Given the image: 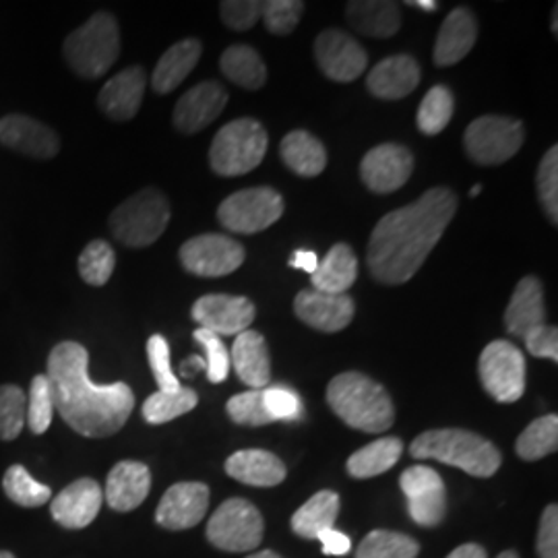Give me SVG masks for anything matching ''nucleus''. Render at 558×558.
Here are the masks:
<instances>
[{
	"instance_id": "nucleus-39",
	"label": "nucleus",
	"mask_w": 558,
	"mask_h": 558,
	"mask_svg": "<svg viewBox=\"0 0 558 558\" xmlns=\"http://www.w3.org/2000/svg\"><path fill=\"white\" fill-rule=\"evenodd\" d=\"M2 488L9 499L25 509H36L52 499L50 486L32 478V474L20 463H15L7 470L4 478H2Z\"/></svg>"
},
{
	"instance_id": "nucleus-13",
	"label": "nucleus",
	"mask_w": 558,
	"mask_h": 558,
	"mask_svg": "<svg viewBox=\"0 0 558 558\" xmlns=\"http://www.w3.org/2000/svg\"><path fill=\"white\" fill-rule=\"evenodd\" d=\"M408 500L410 518L422 527H437L447 515V488L439 474L428 465L408 468L399 478Z\"/></svg>"
},
{
	"instance_id": "nucleus-7",
	"label": "nucleus",
	"mask_w": 558,
	"mask_h": 558,
	"mask_svg": "<svg viewBox=\"0 0 558 558\" xmlns=\"http://www.w3.org/2000/svg\"><path fill=\"white\" fill-rule=\"evenodd\" d=\"M170 223V203L158 189H143L112 211L110 230L114 239L131 248L154 244Z\"/></svg>"
},
{
	"instance_id": "nucleus-3",
	"label": "nucleus",
	"mask_w": 558,
	"mask_h": 558,
	"mask_svg": "<svg viewBox=\"0 0 558 558\" xmlns=\"http://www.w3.org/2000/svg\"><path fill=\"white\" fill-rule=\"evenodd\" d=\"M327 403L350 428L379 435L393 426L396 408L377 380L350 371L341 373L327 387Z\"/></svg>"
},
{
	"instance_id": "nucleus-60",
	"label": "nucleus",
	"mask_w": 558,
	"mask_h": 558,
	"mask_svg": "<svg viewBox=\"0 0 558 558\" xmlns=\"http://www.w3.org/2000/svg\"><path fill=\"white\" fill-rule=\"evenodd\" d=\"M480 191H482V186H480V184H476V186H474V189L470 191V195H472V197H478Z\"/></svg>"
},
{
	"instance_id": "nucleus-62",
	"label": "nucleus",
	"mask_w": 558,
	"mask_h": 558,
	"mask_svg": "<svg viewBox=\"0 0 558 558\" xmlns=\"http://www.w3.org/2000/svg\"><path fill=\"white\" fill-rule=\"evenodd\" d=\"M0 558H15L11 553H7V550H0Z\"/></svg>"
},
{
	"instance_id": "nucleus-52",
	"label": "nucleus",
	"mask_w": 558,
	"mask_h": 558,
	"mask_svg": "<svg viewBox=\"0 0 558 558\" xmlns=\"http://www.w3.org/2000/svg\"><path fill=\"white\" fill-rule=\"evenodd\" d=\"M538 553L542 558H558L557 505H548L539 519Z\"/></svg>"
},
{
	"instance_id": "nucleus-20",
	"label": "nucleus",
	"mask_w": 558,
	"mask_h": 558,
	"mask_svg": "<svg viewBox=\"0 0 558 558\" xmlns=\"http://www.w3.org/2000/svg\"><path fill=\"white\" fill-rule=\"evenodd\" d=\"M228 104V92L218 81H203L191 87L174 108V126L184 135L199 133L220 117Z\"/></svg>"
},
{
	"instance_id": "nucleus-28",
	"label": "nucleus",
	"mask_w": 558,
	"mask_h": 558,
	"mask_svg": "<svg viewBox=\"0 0 558 558\" xmlns=\"http://www.w3.org/2000/svg\"><path fill=\"white\" fill-rule=\"evenodd\" d=\"M226 474L246 486L269 488L286 480L283 461L263 449H244L226 459Z\"/></svg>"
},
{
	"instance_id": "nucleus-10",
	"label": "nucleus",
	"mask_w": 558,
	"mask_h": 558,
	"mask_svg": "<svg viewBox=\"0 0 558 558\" xmlns=\"http://www.w3.org/2000/svg\"><path fill=\"white\" fill-rule=\"evenodd\" d=\"M480 383L499 403H515L525 391V359L518 345L497 339L480 354Z\"/></svg>"
},
{
	"instance_id": "nucleus-53",
	"label": "nucleus",
	"mask_w": 558,
	"mask_h": 558,
	"mask_svg": "<svg viewBox=\"0 0 558 558\" xmlns=\"http://www.w3.org/2000/svg\"><path fill=\"white\" fill-rule=\"evenodd\" d=\"M323 544V555L327 557H343L352 550V539L348 538L343 532H339L336 527L323 532L319 538Z\"/></svg>"
},
{
	"instance_id": "nucleus-8",
	"label": "nucleus",
	"mask_w": 558,
	"mask_h": 558,
	"mask_svg": "<svg viewBox=\"0 0 558 558\" xmlns=\"http://www.w3.org/2000/svg\"><path fill=\"white\" fill-rule=\"evenodd\" d=\"M265 523L259 509L244 499L221 502L207 523L209 542L226 553H251L259 548Z\"/></svg>"
},
{
	"instance_id": "nucleus-61",
	"label": "nucleus",
	"mask_w": 558,
	"mask_h": 558,
	"mask_svg": "<svg viewBox=\"0 0 558 558\" xmlns=\"http://www.w3.org/2000/svg\"><path fill=\"white\" fill-rule=\"evenodd\" d=\"M557 15L558 11L555 9V15H553V32H555V34H557Z\"/></svg>"
},
{
	"instance_id": "nucleus-19",
	"label": "nucleus",
	"mask_w": 558,
	"mask_h": 558,
	"mask_svg": "<svg viewBox=\"0 0 558 558\" xmlns=\"http://www.w3.org/2000/svg\"><path fill=\"white\" fill-rule=\"evenodd\" d=\"M0 145L36 160H50L59 154V135L40 120L9 114L0 120Z\"/></svg>"
},
{
	"instance_id": "nucleus-33",
	"label": "nucleus",
	"mask_w": 558,
	"mask_h": 558,
	"mask_svg": "<svg viewBox=\"0 0 558 558\" xmlns=\"http://www.w3.org/2000/svg\"><path fill=\"white\" fill-rule=\"evenodd\" d=\"M339 515V497L333 490H320L306 500L292 518V530L300 538L317 539L331 530Z\"/></svg>"
},
{
	"instance_id": "nucleus-54",
	"label": "nucleus",
	"mask_w": 558,
	"mask_h": 558,
	"mask_svg": "<svg viewBox=\"0 0 558 558\" xmlns=\"http://www.w3.org/2000/svg\"><path fill=\"white\" fill-rule=\"evenodd\" d=\"M290 265L313 274L317 269V265H319V257L313 251H296L294 257L290 260Z\"/></svg>"
},
{
	"instance_id": "nucleus-22",
	"label": "nucleus",
	"mask_w": 558,
	"mask_h": 558,
	"mask_svg": "<svg viewBox=\"0 0 558 558\" xmlns=\"http://www.w3.org/2000/svg\"><path fill=\"white\" fill-rule=\"evenodd\" d=\"M149 490H151L149 468L141 461H120L108 474L104 499L110 509L129 513L147 499Z\"/></svg>"
},
{
	"instance_id": "nucleus-15",
	"label": "nucleus",
	"mask_w": 558,
	"mask_h": 558,
	"mask_svg": "<svg viewBox=\"0 0 558 558\" xmlns=\"http://www.w3.org/2000/svg\"><path fill=\"white\" fill-rule=\"evenodd\" d=\"M193 319L199 323V329H207L221 336H240L251 327L257 317L255 304L244 296L230 294H207L193 304Z\"/></svg>"
},
{
	"instance_id": "nucleus-18",
	"label": "nucleus",
	"mask_w": 558,
	"mask_h": 558,
	"mask_svg": "<svg viewBox=\"0 0 558 558\" xmlns=\"http://www.w3.org/2000/svg\"><path fill=\"white\" fill-rule=\"evenodd\" d=\"M294 311L304 325L323 333H336L352 323L356 306H354V300L348 294H325L319 290H302L294 300Z\"/></svg>"
},
{
	"instance_id": "nucleus-48",
	"label": "nucleus",
	"mask_w": 558,
	"mask_h": 558,
	"mask_svg": "<svg viewBox=\"0 0 558 558\" xmlns=\"http://www.w3.org/2000/svg\"><path fill=\"white\" fill-rule=\"evenodd\" d=\"M193 338L205 350V356H207L205 359V364H207L205 371H207L209 383L218 385V383H223V380L228 379L232 366H230V354H228L223 341L216 333L207 331V329H195Z\"/></svg>"
},
{
	"instance_id": "nucleus-17",
	"label": "nucleus",
	"mask_w": 558,
	"mask_h": 558,
	"mask_svg": "<svg viewBox=\"0 0 558 558\" xmlns=\"http://www.w3.org/2000/svg\"><path fill=\"white\" fill-rule=\"evenodd\" d=\"M209 507V488L201 482H179L166 490L156 509L161 527L180 532L203 521Z\"/></svg>"
},
{
	"instance_id": "nucleus-47",
	"label": "nucleus",
	"mask_w": 558,
	"mask_h": 558,
	"mask_svg": "<svg viewBox=\"0 0 558 558\" xmlns=\"http://www.w3.org/2000/svg\"><path fill=\"white\" fill-rule=\"evenodd\" d=\"M147 359L151 373L156 377V383L163 393H174L179 391L180 380L174 371H172V362H170V345L163 336H151L147 339Z\"/></svg>"
},
{
	"instance_id": "nucleus-38",
	"label": "nucleus",
	"mask_w": 558,
	"mask_h": 558,
	"mask_svg": "<svg viewBox=\"0 0 558 558\" xmlns=\"http://www.w3.org/2000/svg\"><path fill=\"white\" fill-rule=\"evenodd\" d=\"M199 403V396L193 389L180 387L174 393L158 391L145 399L143 403V418L149 424H166L170 420L180 418L193 412Z\"/></svg>"
},
{
	"instance_id": "nucleus-12",
	"label": "nucleus",
	"mask_w": 558,
	"mask_h": 558,
	"mask_svg": "<svg viewBox=\"0 0 558 558\" xmlns=\"http://www.w3.org/2000/svg\"><path fill=\"white\" fill-rule=\"evenodd\" d=\"M180 263L193 276L223 278L244 263V248L226 234H201L180 246Z\"/></svg>"
},
{
	"instance_id": "nucleus-21",
	"label": "nucleus",
	"mask_w": 558,
	"mask_h": 558,
	"mask_svg": "<svg viewBox=\"0 0 558 558\" xmlns=\"http://www.w3.org/2000/svg\"><path fill=\"white\" fill-rule=\"evenodd\" d=\"M104 490L94 478L75 480L50 502L54 521L66 530H83L100 513Z\"/></svg>"
},
{
	"instance_id": "nucleus-9",
	"label": "nucleus",
	"mask_w": 558,
	"mask_h": 558,
	"mask_svg": "<svg viewBox=\"0 0 558 558\" xmlns=\"http://www.w3.org/2000/svg\"><path fill=\"white\" fill-rule=\"evenodd\" d=\"M523 145L521 122L509 117H480L463 133V147L480 166H499L511 160Z\"/></svg>"
},
{
	"instance_id": "nucleus-59",
	"label": "nucleus",
	"mask_w": 558,
	"mask_h": 558,
	"mask_svg": "<svg viewBox=\"0 0 558 558\" xmlns=\"http://www.w3.org/2000/svg\"><path fill=\"white\" fill-rule=\"evenodd\" d=\"M499 558H519V555L515 550H507V553H502Z\"/></svg>"
},
{
	"instance_id": "nucleus-25",
	"label": "nucleus",
	"mask_w": 558,
	"mask_h": 558,
	"mask_svg": "<svg viewBox=\"0 0 558 558\" xmlns=\"http://www.w3.org/2000/svg\"><path fill=\"white\" fill-rule=\"evenodd\" d=\"M418 62L408 54H396L380 60L366 77L368 92L380 100H401L410 96L418 87Z\"/></svg>"
},
{
	"instance_id": "nucleus-1",
	"label": "nucleus",
	"mask_w": 558,
	"mask_h": 558,
	"mask_svg": "<svg viewBox=\"0 0 558 558\" xmlns=\"http://www.w3.org/2000/svg\"><path fill=\"white\" fill-rule=\"evenodd\" d=\"M456 211V193L447 186H435L416 203L380 218L366 248L371 276L387 286H399L414 278L439 244Z\"/></svg>"
},
{
	"instance_id": "nucleus-4",
	"label": "nucleus",
	"mask_w": 558,
	"mask_h": 558,
	"mask_svg": "<svg viewBox=\"0 0 558 558\" xmlns=\"http://www.w3.org/2000/svg\"><path fill=\"white\" fill-rule=\"evenodd\" d=\"M410 453L416 459H435L453 465L476 478H490L499 472L500 451L484 437L463 428H440L422 433L410 445Z\"/></svg>"
},
{
	"instance_id": "nucleus-6",
	"label": "nucleus",
	"mask_w": 558,
	"mask_h": 558,
	"mask_svg": "<svg viewBox=\"0 0 558 558\" xmlns=\"http://www.w3.org/2000/svg\"><path fill=\"white\" fill-rule=\"evenodd\" d=\"M267 145V131L259 120H232L214 137L209 149L211 170L220 177L248 174L265 158Z\"/></svg>"
},
{
	"instance_id": "nucleus-26",
	"label": "nucleus",
	"mask_w": 558,
	"mask_h": 558,
	"mask_svg": "<svg viewBox=\"0 0 558 558\" xmlns=\"http://www.w3.org/2000/svg\"><path fill=\"white\" fill-rule=\"evenodd\" d=\"M539 325H546L544 288L538 278L527 276L513 290V296L505 311V327L511 336L523 339Z\"/></svg>"
},
{
	"instance_id": "nucleus-29",
	"label": "nucleus",
	"mask_w": 558,
	"mask_h": 558,
	"mask_svg": "<svg viewBox=\"0 0 558 558\" xmlns=\"http://www.w3.org/2000/svg\"><path fill=\"white\" fill-rule=\"evenodd\" d=\"M345 17L356 32L371 38H391L401 25L399 7L391 0H352L345 4Z\"/></svg>"
},
{
	"instance_id": "nucleus-36",
	"label": "nucleus",
	"mask_w": 558,
	"mask_h": 558,
	"mask_svg": "<svg viewBox=\"0 0 558 558\" xmlns=\"http://www.w3.org/2000/svg\"><path fill=\"white\" fill-rule=\"evenodd\" d=\"M558 449V416L548 414L534 420L515 442V451L525 461H538Z\"/></svg>"
},
{
	"instance_id": "nucleus-34",
	"label": "nucleus",
	"mask_w": 558,
	"mask_h": 558,
	"mask_svg": "<svg viewBox=\"0 0 558 558\" xmlns=\"http://www.w3.org/2000/svg\"><path fill=\"white\" fill-rule=\"evenodd\" d=\"M403 451V442L398 437H385V439L375 440L366 447H362L356 453H352L348 459V474L352 478L366 480L380 476L389 472Z\"/></svg>"
},
{
	"instance_id": "nucleus-41",
	"label": "nucleus",
	"mask_w": 558,
	"mask_h": 558,
	"mask_svg": "<svg viewBox=\"0 0 558 558\" xmlns=\"http://www.w3.org/2000/svg\"><path fill=\"white\" fill-rule=\"evenodd\" d=\"M27 405H25V424L34 435H44L52 418H54V398H52V387L46 375H38L32 379Z\"/></svg>"
},
{
	"instance_id": "nucleus-11",
	"label": "nucleus",
	"mask_w": 558,
	"mask_h": 558,
	"mask_svg": "<svg viewBox=\"0 0 558 558\" xmlns=\"http://www.w3.org/2000/svg\"><path fill=\"white\" fill-rule=\"evenodd\" d=\"M283 207V199L276 189H244L221 201L218 220L230 232L257 234L281 218Z\"/></svg>"
},
{
	"instance_id": "nucleus-51",
	"label": "nucleus",
	"mask_w": 558,
	"mask_h": 558,
	"mask_svg": "<svg viewBox=\"0 0 558 558\" xmlns=\"http://www.w3.org/2000/svg\"><path fill=\"white\" fill-rule=\"evenodd\" d=\"M523 341L532 356L558 362V329L555 325H539L534 331H530Z\"/></svg>"
},
{
	"instance_id": "nucleus-55",
	"label": "nucleus",
	"mask_w": 558,
	"mask_h": 558,
	"mask_svg": "<svg viewBox=\"0 0 558 558\" xmlns=\"http://www.w3.org/2000/svg\"><path fill=\"white\" fill-rule=\"evenodd\" d=\"M447 558H486V550L480 544L470 542V544L458 546Z\"/></svg>"
},
{
	"instance_id": "nucleus-44",
	"label": "nucleus",
	"mask_w": 558,
	"mask_h": 558,
	"mask_svg": "<svg viewBox=\"0 0 558 558\" xmlns=\"http://www.w3.org/2000/svg\"><path fill=\"white\" fill-rule=\"evenodd\" d=\"M304 13V2L299 0H269L260 7V20L276 36H288L296 29Z\"/></svg>"
},
{
	"instance_id": "nucleus-23",
	"label": "nucleus",
	"mask_w": 558,
	"mask_h": 558,
	"mask_svg": "<svg viewBox=\"0 0 558 558\" xmlns=\"http://www.w3.org/2000/svg\"><path fill=\"white\" fill-rule=\"evenodd\" d=\"M145 85H147V77L141 66H129L120 71L119 75H114L101 87L98 96L101 112L108 119L119 120V122L135 119L143 101Z\"/></svg>"
},
{
	"instance_id": "nucleus-32",
	"label": "nucleus",
	"mask_w": 558,
	"mask_h": 558,
	"mask_svg": "<svg viewBox=\"0 0 558 558\" xmlns=\"http://www.w3.org/2000/svg\"><path fill=\"white\" fill-rule=\"evenodd\" d=\"M279 156L294 174L304 179L319 177L327 166V151L323 143L306 131L288 133L279 145Z\"/></svg>"
},
{
	"instance_id": "nucleus-27",
	"label": "nucleus",
	"mask_w": 558,
	"mask_h": 558,
	"mask_svg": "<svg viewBox=\"0 0 558 558\" xmlns=\"http://www.w3.org/2000/svg\"><path fill=\"white\" fill-rule=\"evenodd\" d=\"M230 366L251 389H265L271 379V360L267 343L255 329H246L234 339Z\"/></svg>"
},
{
	"instance_id": "nucleus-58",
	"label": "nucleus",
	"mask_w": 558,
	"mask_h": 558,
	"mask_svg": "<svg viewBox=\"0 0 558 558\" xmlns=\"http://www.w3.org/2000/svg\"><path fill=\"white\" fill-rule=\"evenodd\" d=\"M246 558H283L279 557L278 553H274V550H260V553H255V555H251V557Z\"/></svg>"
},
{
	"instance_id": "nucleus-40",
	"label": "nucleus",
	"mask_w": 558,
	"mask_h": 558,
	"mask_svg": "<svg viewBox=\"0 0 558 558\" xmlns=\"http://www.w3.org/2000/svg\"><path fill=\"white\" fill-rule=\"evenodd\" d=\"M453 108H456V100L451 89L445 85H435L420 104L418 117H416L420 131L424 135H439L453 119Z\"/></svg>"
},
{
	"instance_id": "nucleus-5",
	"label": "nucleus",
	"mask_w": 558,
	"mask_h": 558,
	"mask_svg": "<svg viewBox=\"0 0 558 558\" xmlns=\"http://www.w3.org/2000/svg\"><path fill=\"white\" fill-rule=\"evenodd\" d=\"M64 59L85 80H98L120 54L119 23L110 13H96L64 40Z\"/></svg>"
},
{
	"instance_id": "nucleus-2",
	"label": "nucleus",
	"mask_w": 558,
	"mask_h": 558,
	"mask_svg": "<svg viewBox=\"0 0 558 558\" xmlns=\"http://www.w3.org/2000/svg\"><path fill=\"white\" fill-rule=\"evenodd\" d=\"M54 412L77 435L106 439L117 435L135 408L126 383L96 385L89 379V354L77 341H60L48 356Z\"/></svg>"
},
{
	"instance_id": "nucleus-50",
	"label": "nucleus",
	"mask_w": 558,
	"mask_h": 558,
	"mask_svg": "<svg viewBox=\"0 0 558 558\" xmlns=\"http://www.w3.org/2000/svg\"><path fill=\"white\" fill-rule=\"evenodd\" d=\"M259 0H226L220 4L221 20L234 32H248L260 20Z\"/></svg>"
},
{
	"instance_id": "nucleus-24",
	"label": "nucleus",
	"mask_w": 558,
	"mask_h": 558,
	"mask_svg": "<svg viewBox=\"0 0 558 558\" xmlns=\"http://www.w3.org/2000/svg\"><path fill=\"white\" fill-rule=\"evenodd\" d=\"M478 40V21L465 7L453 9L440 25L439 38L433 50L437 66H451L465 59Z\"/></svg>"
},
{
	"instance_id": "nucleus-31",
	"label": "nucleus",
	"mask_w": 558,
	"mask_h": 558,
	"mask_svg": "<svg viewBox=\"0 0 558 558\" xmlns=\"http://www.w3.org/2000/svg\"><path fill=\"white\" fill-rule=\"evenodd\" d=\"M201 52L203 48L199 40H182L174 44L170 50H166L151 75L154 92L161 96L174 92L180 83L193 73V69L199 62Z\"/></svg>"
},
{
	"instance_id": "nucleus-57",
	"label": "nucleus",
	"mask_w": 558,
	"mask_h": 558,
	"mask_svg": "<svg viewBox=\"0 0 558 558\" xmlns=\"http://www.w3.org/2000/svg\"><path fill=\"white\" fill-rule=\"evenodd\" d=\"M408 4H410V7H418V9L428 11V13H433V11L439 9V2H435V0H408Z\"/></svg>"
},
{
	"instance_id": "nucleus-46",
	"label": "nucleus",
	"mask_w": 558,
	"mask_h": 558,
	"mask_svg": "<svg viewBox=\"0 0 558 558\" xmlns=\"http://www.w3.org/2000/svg\"><path fill=\"white\" fill-rule=\"evenodd\" d=\"M226 410H228V416L232 418V422L242 424V426H265V424L274 422L265 410L263 389H251V391L234 396L228 401Z\"/></svg>"
},
{
	"instance_id": "nucleus-16",
	"label": "nucleus",
	"mask_w": 558,
	"mask_h": 558,
	"mask_svg": "<svg viewBox=\"0 0 558 558\" xmlns=\"http://www.w3.org/2000/svg\"><path fill=\"white\" fill-rule=\"evenodd\" d=\"M315 59L323 75L338 83L359 80L366 71L368 57L352 36L339 29H325L315 40Z\"/></svg>"
},
{
	"instance_id": "nucleus-56",
	"label": "nucleus",
	"mask_w": 558,
	"mask_h": 558,
	"mask_svg": "<svg viewBox=\"0 0 558 558\" xmlns=\"http://www.w3.org/2000/svg\"><path fill=\"white\" fill-rule=\"evenodd\" d=\"M205 366L207 364H205V360L201 359V356H191V359L184 360L180 364V373H182V377H195V373H199Z\"/></svg>"
},
{
	"instance_id": "nucleus-45",
	"label": "nucleus",
	"mask_w": 558,
	"mask_h": 558,
	"mask_svg": "<svg viewBox=\"0 0 558 558\" xmlns=\"http://www.w3.org/2000/svg\"><path fill=\"white\" fill-rule=\"evenodd\" d=\"M538 197L548 220L558 221V147H550L538 168Z\"/></svg>"
},
{
	"instance_id": "nucleus-42",
	"label": "nucleus",
	"mask_w": 558,
	"mask_h": 558,
	"mask_svg": "<svg viewBox=\"0 0 558 558\" xmlns=\"http://www.w3.org/2000/svg\"><path fill=\"white\" fill-rule=\"evenodd\" d=\"M117 255L106 240L89 242L80 255V276L89 286H106L114 274Z\"/></svg>"
},
{
	"instance_id": "nucleus-49",
	"label": "nucleus",
	"mask_w": 558,
	"mask_h": 558,
	"mask_svg": "<svg viewBox=\"0 0 558 558\" xmlns=\"http://www.w3.org/2000/svg\"><path fill=\"white\" fill-rule=\"evenodd\" d=\"M263 398H265V410L274 422H279V420L294 422V420L302 418V414H304L302 399L290 387L278 385V387L263 389Z\"/></svg>"
},
{
	"instance_id": "nucleus-43",
	"label": "nucleus",
	"mask_w": 558,
	"mask_h": 558,
	"mask_svg": "<svg viewBox=\"0 0 558 558\" xmlns=\"http://www.w3.org/2000/svg\"><path fill=\"white\" fill-rule=\"evenodd\" d=\"M27 398L20 385H0V440H15L25 426Z\"/></svg>"
},
{
	"instance_id": "nucleus-35",
	"label": "nucleus",
	"mask_w": 558,
	"mask_h": 558,
	"mask_svg": "<svg viewBox=\"0 0 558 558\" xmlns=\"http://www.w3.org/2000/svg\"><path fill=\"white\" fill-rule=\"evenodd\" d=\"M221 73L226 80L236 83L242 89L257 92L267 81V66L257 50L251 46H230L220 59Z\"/></svg>"
},
{
	"instance_id": "nucleus-30",
	"label": "nucleus",
	"mask_w": 558,
	"mask_h": 558,
	"mask_svg": "<svg viewBox=\"0 0 558 558\" xmlns=\"http://www.w3.org/2000/svg\"><path fill=\"white\" fill-rule=\"evenodd\" d=\"M356 278L359 259L345 242L331 246V251L319 260L317 269L311 274L313 290H319L325 294H345V290L352 288Z\"/></svg>"
},
{
	"instance_id": "nucleus-37",
	"label": "nucleus",
	"mask_w": 558,
	"mask_h": 558,
	"mask_svg": "<svg viewBox=\"0 0 558 558\" xmlns=\"http://www.w3.org/2000/svg\"><path fill=\"white\" fill-rule=\"evenodd\" d=\"M418 553L416 539L391 530H373L360 542L356 558H418Z\"/></svg>"
},
{
	"instance_id": "nucleus-14",
	"label": "nucleus",
	"mask_w": 558,
	"mask_h": 558,
	"mask_svg": "<svg viewBox=\"0 0 558 558\" xmlns=\"http://www.w3.org/2000/svg\"><path fill=\"white\" fill-rule=\"evenodd\" d=\"M414 172V156L398 143H383L371 149L360 163V179L375 193H393Z\"/></svg>"
}]
</instances>
